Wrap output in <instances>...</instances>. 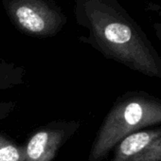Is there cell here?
Masks as SVG:
<instances>
[{
    "label": "cell",
    "instance_id": "cell-8",
    "mask_svg": "<svg viewBox=\"0 0 161 161\" xmlns=\"http://www.w3.org/2000/svg\"><path fill=\"white\" fill-rule=\"evenodd\" d=\"M145 12L150 14L152 21V28L153 32L161 44V4L149 1L145 5Z\"/></svg>",
    "mask_w": 161,
    "mask_h": 161
},
{
    "label": "cell",
    "instance_id": "cell-10",
    "mask_svg": "<svg viewBox=\"0 0 161 161\" xmlns=\"http://www.w3.org/2000/svg\"><path fill=\"white\" fill-rule=\"evenodd\" d=\"M0 38H1V31H0Z\"/></svg>",
    "mask_w": 161,
    "mask_h": 161
},
{
    "label": "cell",
    "instance_id": "cell-6",
    "mask_svg": "<svg viewBox=\"0 0 161 161\" xmlns=\"http://www.w3.org/2000/svg\"><path fill=\"white\" fill-rule=\"evenodd\" d=\"M26 68L0 58V90H6L24 84Z\"/></svg>",
    "mask_w": 161,
    "mask_h": 161
},
{
    "label": "cell",
    "instance_id": "cell-1",
    "mask_svg": "<svg viewBox=\"0 0 161 161\" xmlns=\"http://www.w3.org/2000/svg\"><path fill=\"white\" fill-rule=\"evenodd\" d=\"M78 25L87 30L79 41L103 57L161 80V56L118 0H73Z\"/></svg>",
    "mask_w": 161,
    "mask_h": 161
},
{
    "label": "cell",
    "instance_id": "cell-5",
    "mask_svg": "<svg viewBox=\"0 0 161 161\" xmlns=\"http://www.w3.org/2000/svg\"><path fill=\"white\" fill-rule=\"evenodd\" d=\"M108 161H161V127L127 136L114 148Z\"/></svg>",
    "mask_w": 161,
    "mask_h": 161
},
{
    "label": "cell",
    "instance_id": "cell-9",
    "mask_svg": "<svg viewBox=\"0 0 161 161\" xmlns=\"http://www.w3.org/2000/svg\"><path fill=\"white\" fill-rule=\"evenodd\" d=\"M15 109V102H0V120L8 118Z\"/></svg>",
    "mask_w": 161,
    "mask_h": 161
},
{
    "label": "cell",
    "instance_id": "cell-3",
    "mask_svg": "<svg viewBox=\"0 0 161 161\" xmlns=\"http://www.w3.org/2000/svg\"><path fill=\"white\" fill-rule=\"evenodd\" d=\"M5 14L22 34L38 39L56 36L67 17L55 0H1Z\"/></svg>",
    "mask_w": 161,
    "mask_h": 161
},
{
    "label": "cell",
    "instance_id": "cell-7",
    "mask_svg": "<svg viewBox=\"0 0 161 161\" xmlns=\"http://www.w3.org/2000/svg\"><path fill=\"white\" fill-rule=\"evenodd\" d=\"M24 147L0 132V161H24Z\"/></svg>",
    "mask_w": 161,
    "mask_h": 161
},
{
    "label": "cell",
    "instance_id": "cell-4",
    "mask_svg": "<svg viewBox=\"0 0 161 161\" xmlns=\"http://www.w3.org/2000/svg\"><path fill=\"white\" fill-rule=\"evenodd\" d=\"M79 120H54L37 128L24 147V161H53L60 149L79 131Z\"/></svg>",
    "mask_w": 161,
    "mask_h": 161
},
{
    "label": "cell",
    "instance_id": "cell-2",
    "mask_svg": "<svg viewBox=\"0 0 161 161\" xmlns=\"http://www.w3.org/2000/svg\"><path fill=\"white\" fill-rule=\"evenodd\" d=\"M161 125V99L140 90L117 98L92 143L88 161H103L117 144L137 131Z\"/></svg>",
    "mask_w": 161,
    "mask_h": 161
}]
</instances>
